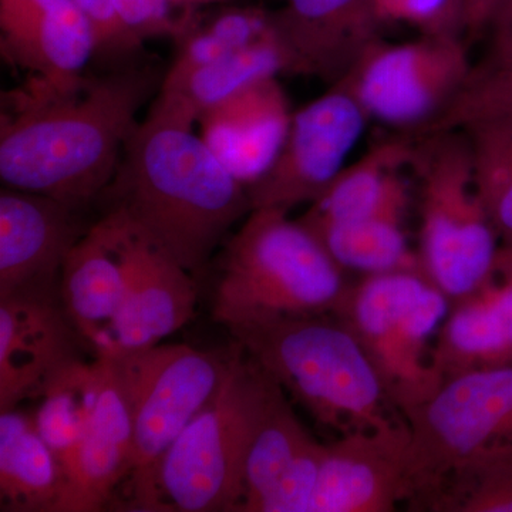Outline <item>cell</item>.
Here are the masks:
<instances>
[{
    "mask_svg": "<svg viewBox=\"0 0 512 512\" xmlns=\"http://www.w3.org/2000/svg\"><path fill=\"white\" fill-rule=\"evenodd\" d=\"M416 141L417 134L409 133L377 141L359 160L340 171L298 221L309 231H318L407 204V185L400 174L412 165Z\"/></svg>",
    "mask_w": 512,
    "mask_h": 512,
    "instance_id": "23",
    "label": "cell"
},
{
    "mask_svg": "<svg viewBox=\"0 0 512 512\" xmlns=\"http://www.w3.org/2000/svg\"><path fill=\"white\" fill-rule=\"evenodd\" d=\"M421 510L512 512V458L458 471L427 498Z\"/></svg>",
    "mask_w": 512,
    "mask_h": 512,
    "instance_id": "30",
    "label": "cell"
},
{
    "mask_svg": "<svg viewBox=\"0 0 512 512\" xmlns=\"http://www.w3.org/2000/svg\"><path fill=\"white\" fill-rule=\"evenodd\" d=\"M420 185V269L451 301L493 269L500 239L474 183L460 130L417 134L412 165Z\"/></svg>",
    "mask_w": 512,
    "mask_h": 512,
    "instance_id": "7",
    "label": "cell"
},
{
    "mask_svg": "<svg viewBox=\"0 0 512 512\" xmlns=\"http://www.w3.org/2000/svg\"><path fill=\"white\" fill-rule=\"evenodd\" d=\"M292 73L291 59L274 26L251 45L174 83H161L150 111L194 126L201 117L248 86Z\"/></svg>",
    "mask_w": 512,
    "mask_h": 512,
    "instance_id": "24",
    "label": "cell"
},
{
    "mask_svg": "<svg viewBox=\"0 0 512 512\" xmlns=\"http://www.w3.org/2000/svg\"><path fill=\"white\" fill-rule=\"evenodd\" d=\"M450 299L420 269L365 275L350 286L336 318L365 350L387 400L402 416L429 402L443 377L433 345Z\"/></svg>",
    "mask_w": 512,
    "mask_h": 512,
    "instance_id": "6",
    "label": "cell"
},
{
    "mask_svg": "<svg viewBox=\"0 0 512 512\" xmlns=\"http://www.w3.org/2000/svg\"><path fill=\"white\" fill-rule=\"evenodd\" d=\"M271 28V16L251 10L224 13L208 28L184 37L180 50L163 83H174L185 76L234 55L242 47L251 45Z\"/></svg>",
    "mask_w": 512,
    "mask_h": 512,
    "instance_id": "29",
    "label": "cell"
},
{
    "mask_svg": "<svg viewBox=\"0 0 512 512\" xmlns=\"http://www.w3.org/2000/svg\"><path fill=\"white\" fill-rule=\"evenodd\" d=\"M325 453L279 387L249 450L239 512H309Z\"/></svg>",
    "mask_w": 512,
    "mask_h": 512,
    "instance_id": "16",
    "label": "cell"
},
{
    "mask_svg": "<svg viewBox=\"0 0 512 512\" xmlns=\"http://www.w3.org/2000/svg\"><path fill=\"white\" fill-rule=\"evenodd\" d=\"M271 20L291 59V74L332 83L377 40L380 25L372 0H288Z\"/></svg>",
    "mask_w": 512,
    "mask_h": 512,
    "instance_id": "20",
    "label": "cell"
},
{
    "mask_svg": "<svg viewBox=\"0 0 512 512\" xmlns=\"http://www.w3.org/2000/svg\"><path fill=\"white\" fill-rule=\"evenodd\" d=\"M409 450L406 420L326 444L309 512H392L409 503Z\"/></svg>",
    "mask_w": 512,
    "mask_h": 512,
    "instance_id": "12",
    "label": "cell"
},
{
    "mask_svg": "<svg viewBox=\"0 0 512 512\" xmlns=\"http://www.w3.org/2000/svg\"><path fill=\"white\" fill-rule=\"evenodd\" d=\"M137 234L130 286L97 353L100 357H116L160 345L161 340L183 328L195 315L198 289L191 272L140 232Z\"/></svg>",
    "mask_w": 512,
    "mask_h": 512,
    "instance_id": "19",
    "label": "cell"
},
{
    "mask_svg": "<svg viewBox=\"0 0 512 512\" xmlns=\"http://www.w3.org/2000/svg\"><path fill=\"white\" fill-rule=\"evenodd\" d=\"M228 330L286 396L325 429L343 436L404 421L394 416L399 412L359 340L336 316L258 320Z\"/></svg>",
    "mask_w": 512,
    "mask_h": 512,
    "instance_id": "4",
    "label": "cell"
},
{
    "mask_svg": "<svg viewBox=\"0 0 512 512\" xmlns=\"http://www.w3.org/2000/svg\"><path fill=\"white\" fill-rule=\"evenodd\" d=\"M237 345L201 350L157 345L107 357L133 423V454L124 488L146 476L220 390Z\"/></svg>",
    "mask_w": 512,
    "mask_h": 512,
    "instance_id": "9",
    "label": "cell"
},
{
    "mask_svg": "<svg viewBox=\"0 0 512 512\" xmlns=\"http://www.w3.org/2000/svg\"><path fill=\"white\" fill-rule=\"evenodd\" d=\"M410 430V507L467 468L512 458V366L447 380L404 416Z\"/></svg>",
    "mask_w": 512,
    "mask_h": 512,
    "instance_id": "8",
    "label": "cell"
},
{
    "mask_svg": "<svg viewBox=\"0 0 512 512\" xmlns=\"http://www.w3.org/2000/svg\"><path fill=\"white\" fill-rule=\"evenodd\" d=\"M367 120L359 101L339 82L293 113L275 163L247 187L252 210L289 211L315 201L346 167Z\"/></svg>",
    "mask_w": 512,
    "mask_h": 512,
    "instance_id": "11",
    "label": "cell"
},
{
    "mask_svg": "<svg viewBox=\"0 0 512 512\" xmlns=\"http://www.w3.org/2000/svg\"><path fill=\"white\" fill-rule=\"evenodd\" d=\"M473 70L463 36L377 39L338 82L369 119L419 134L456 99Z\"/></svg>",
    "mask_w": 512,
    "mask_h": 512,
    "instance_id": "10",
    "label": "cell"
},
{
    "mask_svg": "<svg viewBox=\"0 0 512 512\" xmlns=\"http://www.w3.org/2000/svg\"><path fill=\"white\" fill-rule=\"evenodd\" d=\"M512 110L511 66L474 69L460 94L419 134L457 130L470 121Z\"/></svg>",
    "mask_w": 512,
    "mask_h": 512,
    "instance_id": "31",
    "label": "cell"
},
{
    "mask_svg": "<svg viewBox=\"0 0 512 512\" xmlns=\"http://www.w3.org/2000/svg\"><path fill=\"white\" fill-rule=\"evenodd\" d=\"M104 382V360H70L50 377L35 414L40 436L55 451L60 464L67 460L89 429Z\"/></svg>",
    "mask_w": 512,
    "mask_h": 512,
    "instance_id": "27",
    "label": "cell"
},
{
    "mask_svg": "<svg viewBox=\"0 0 512 512\" xmlns=\"http://www.w3.org/2000/svg\"><path fill=\"white\" fill-rule=\"evenodd\" d=\"M380 25L399 23L420 36H463L464 0H372Z\"/></svg>",
    "mask_w": 512,
    "mask_h": 512,
    "instance_id": "32",
    "label": "cell"
},
{
    "mask_svg": "<svg viewBox=\"0 0 512 512\" xmlns=\"http://www.w3.org/2000/svg\"><path fill=\"white\" fill-rule=\"evenodd\" d=\"M101 197L191 274L252 211L247 187L192 126L148 110Z\"/></svg>",
    "mask_w": 512,
    "mask_h": 512,
    "instance_id": "2",
    "label": "cell"
},
{
    "mask_svg": "<svg viewBox=\"0 0 512 512\" xmlns=\"http://www.w3.org/2000/svg\"><path fill=\"white\" fill-rule=\"evenodd\" d=\"M490 52L500 49L512 40V0H500L491 20Z\"/></svg>",
    "mask_w": 512,
    "mask_h": 512,
    "instance_id": "36",
    "label": "cell"
},
{
    "mask_svg": "<svg viewBox=\"0 0 512 512\" xmlns=\"http://www.w3.org/2000/svg\"><path fill=\"white\" fill-rule=\"evenodd\" d=\"M76 335L55 298L0 299V413L42 394L50 377L76 359Z\"/></svg>",
    "mask_w": 512,
    "mask_h": 512,
    "instance_id": "17",
    "label": "cell"
},
{
    "mask_svg": "<svg viewBox=\"0 0 512 512\" xmlns=\"http://www.w3.org/2000/svg\"><path fill=\"white\" fill-rule=\"evenodd\" d=\"M138 234L119 211H106L63 265L60 299L80 338L99 353L126 298Z\"/></svg>",
    "mask_w": 512,
    "mask_h": 512,
    "instance_id": "15",
    "label": "cell"
},
{
    "mask_svg": "<svg viewBox=\"0 0 512 512\" xmlns=\"http://www.w3.org/2000/svg\"><path fill=\"white\" fill-rule=\"evenodd\" d=\"M235 345L211 402L146 476L124 488L128 510L239 512L249 450L279 386Z\"/></svg>",
    "mask_w": 512,
    "mask_h": 512,
    "instance_id": "3",
    "label": "cell"
},
{
    "mask_svg": "<svg viewBox=\"0 0 512 512\" xmlns=\"http://www.w3.org/2000/svg\"><path fill=\"white\" fill-rule=\"evenodd\" d=\"M474 183L500 245L512 249V110L464 124Z\"/></svg>",
    "mask_w": 512,
    "mask_h": 512,
    "instance_id": "28",
    "label": "cell"
},
{
    "mask_svg": "<svg viewBox=\"0 0 512 512\" xmlns=\"http://www.w3.org/2000/svg\"><path fill=\"white\" fill-rule=\"evenodd\" d=\"M0 52L53 93L79 89L96 56L92 20L76 0H0Z\"/></svg>",
    "mask_w": 512,
    "mask_h": 512,
    "instance_id": "13",
    "label": "cell"
},
{
    "mask_svg": "<svg viewBox=\"0 0 512 512\" xmlns=\"http://www.w3.org/2000/svg\"><path fill=\"white\" fill-rule=\"evenodd\" d=\"M500 0H464V35L474 39L490 28Z\"/></svg>",
    "mask_w": 512,
    "mask_h": 512,
    "instance_id": "35",
    "label": "cell"
},
{
    "mask_svg": "<svg viewBox=\"0 0 512 512\" xmlns=\"http://www.w3.org/2000/svg\"><path fill=\"white\" fill-rule=\"evenodd\" d=\"M164 76L120 64L79 89L33 87L15 116L2 119L0 178L5 187L47 195L82 211L109 187L138 111Z\"/></svg>",
    "mask_w": 512,
    "mask_h": 512,
    "instance_id": "1",
    "label": "cell"
},
{
    "mask_svg": "<svg viewBox=\"0 0 512 512\" xmlns=\"http://www.w3.org/2000/svg\"><path fill=\"white\" fill-rule=\"evenodd\" d=\"M406 208L407 204L393 205L359 220L311 232L346 272L414 271L420 269V262L403 231Z\"/></svg>",
    "mask_w": 512,
    "mask_h": 512,
    "instance_id": "26",
    "label": "cell"
},
{
    "mask_svg": "<svg viewBox=\"0 0 512 512\" xmlns=\"http://www.w3.org/2000/svg\"><path fill=\"white\" fill-rule=\"evenodd\" d=\"M512 64V40L500 49L490 52V59L483 66L503 67Z\"/></svg>",
    "mask_w": 512,
    "mask_h": 512,
    "instance_id": "37",
    "label": "cell"
},
{
    "mask_svg": "<svg viewBox=\"0 0 512 512\" xmlns=\"http://www.w3.org/2000/svg\"><path fill=\"white\" fill-rule=\"evenodd\" d=\"M62 493V464L35 417L0 413V511L56 512Z\"/></svg>",
    "mask_w": 512,
    "mask_h": 512,
    "instance_id": "25",
    "label": "cell"
},
{
    "mask_svg": "<svg viewBox=\"0 0 512 512\" xmlns=\"http://www.w3.org/2000/svg\"><path fill=\"white\" fill-rule=\"evenodd\" d=\"M433 365L444 383L512 366V249L500 245L483 284L450 302L434 340Z\"/></svg>",
    "mask_w": 512,
    "mask_h": 512,
    "instance_id": "18",
    "label": "cell"
},
{
    "mask_svg": "<svg viewBox=\"0 0 512 512\" xmlns=\"http://www.w3.org/2000/svg\"><path fill=\"white\" fill-rule=\"evenodd\" d=\"M76 2L92 20L94 32H96V55L120 60L133 56L117 19L113 0H76Z\"/></svg>",
    "mask_w": 512,
    "mask_h": 512,
    "instance_id": "34",
    "label": "cell"
},
{
    "mask_svg": "<svg viewBox=\"0 0 512 512\" xmlns=\"http://www.w3.org/2000/svg\"><path fill=\"white\" fill-rule=\"evenodd\" d=\"M293 114L276 77L261 80L212 107L201 117V137L245 187L275 163Z\"/></svg>",
    "mask_w": 512,
    "mask_h": 512,
    "instance_id": "21",
    "label": "cell"
},
{
    "mask_svg": "<svg viewBox=\"0 0 512 512\" xmlns=\"http://www.w3.org/2000/svg\"><path fill=\"white\" fill-rule=\"evenodd\" d=\"M70 205L3 187L0 191V299L53 298L57 275L86 229Z\"/></svg>",
    "mask_w": 512,
    "mask_h": 512,
    "instance_id": "14",
    "label": "cell"
},
{
    "mask_svg": "<svg viewBox=\"0 0 512 512\" xmlns=\"http://www.w3.org/2000/svg\"><path fill=\"white\" fill-rule=\"evenodd\" d=\"M171 5V0H113L131 55L148 39L181 36L180 28L170 18Z\"/></svg>",
    "mask_w": 512,
    "mask_h": 512,
    "instance_id": "33",
    "label": "cell"
},
{
    "mask_svg": "<svg viewBox=\"0 0 512 512\" xmlns=\"http://www.w3.org/2000/svg\"><path fill=\"white\" fill-rule=\"evenodd\" d=\"M101 359L104 382L99 404L83 439L62 464L63 493L56 512L106 510L130 471V410L110 359Z\"/></svg>",
    "mask_w": 512,
    "mask_h": 512,
    "instance_id": "22",
    "label": "cell"
},
{
    "mask_svg": "<svg viewBox=\"0 0 512 512\" xmlns=\"http://www.w3.org/2000/svg\"><path fill=\"white\" fill-rule=\"evenodd\" d=\"M336 264L302 222L279 208H255L229 239L212 316L225 328L274 318L338 315L350 291Z\"/></svg>",
    "mask_w": 512,
    "mask_h": 512,
    "instance_id": "5",
    "label": "cell"
},
{
    "mask_svg": "<svg viewBox=\"0 0 512 512\" xmlns=\"http://www.w3.org/2000/svg\"><path fill=\"white\" fill-rule=\"evenodd\" d=\"M173 5H201V3L214 2V0H171Z\"/></svg>",
    "mask_w": 512,
    "mask_h": 512,
    "instance_id": "38",
    "label": "cell"
}]
</instances>
